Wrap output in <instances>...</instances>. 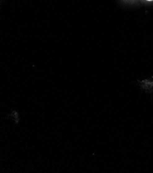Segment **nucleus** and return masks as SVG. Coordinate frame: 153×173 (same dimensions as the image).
<instances>
[{"mask_svg":"<svg viewBox=\"0 0 153 173\" xmlns=\"http://www.w3.org/2000/svg\"><path fill=\"white\" fill-rule=\"evenodd\" d=\"M148 1H152V0H148Z\"/></svg>","mask_w":153,"mask_h":173,"instance_id":"obj_1","label":"nucleus"}]
</instances>
